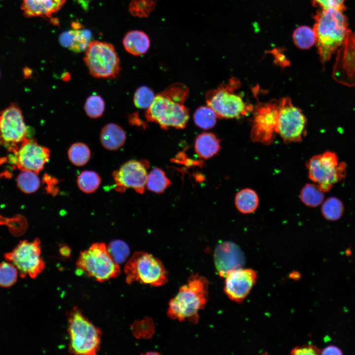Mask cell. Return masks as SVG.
<instances>
[{
	"mask_svg": "<svg viewBox=\"0 0 355 355\" xmlns=\"http://www.w3.org/2000/svg\"><path fill=\"white\" fill-rule=\"evenodd\" d=\"M148 163L146 160H131L125 163L112 173L115 181V189L123 192L128 188L137 193H143L147 177Z\"/></svg>",
	"mask_w": 355,
	"mask_h": 355,
	"instance_id": "cell-15",
	"label": "cell"
},
{
	"mask_svg": "<svg viewBox=\"0 0 355 355\" xmlns=\"http://www.w3.org/2000/svg\"><path fill=\"white\" fill-rule=\"evenodd\" d=\"M101 181V178L97 173L92 171H84L78 176L77 183L81 191L86 193H91L98 189Z\"/></svg>",
	"mask_w": 355,
	"mask_h": 355,
	"instance_id": "cell-31",
	"label": "cell"
},
{
	"mask_svg": "<svg viewBox=\"0 0 355 355\" xmlns=\"http://www.w3.org/2000/svg\"><path fill=\"white\" fill-rule=\"evenodd\" d=\"M279 102L260 103L255 108L250 137L253 142L271 143L277 133Z\"/></svg>",
	"mask_w": 355,
	"mask_h": 355,
	"instance_id": "cell-13",
	"label": "cell"
},
{
	"mask_svg": "<svg viewBox=\"0 0 355 355\" xmlns=\"http://www.w3.org/2000/svg\"><path fill=\"white\" fill-rule=\"evenodd\" d=\"M60 252L63 256H68L70 254L71 251L70 248L68 247L65 246L60 248Z\"/></svg>",
	"mask_w": 355,
	"mask_h": 355,
	"instance_id": "cell-40",
	"label": "cell"
},
{
	"mask_svg": "<svg viewBox=\"0 0 355 355\" xmlns=\"http://www.w3.org/2000/svg\"><path fill=\"white\" fill-rule=\"evenodd\" d=\"M346 0H312L313 5L321 9L335 8L344 11L346 10L344 2Z\"/></svg>",
	"mask_w": 355,
	"mask_h": 355,
	"instance_id": "cell-37",
	"label": "cell"
},
{
	"mask_svg": "<svg viewBox=\"0 0 355 355\" xmlns=\"http://www.w3.org/2000/svg\"><path fill=\"white\" fill-rule=\"evenodd\" d=\"M208 281L198 274L190 276L187 283L182 285L169 304L168 316L172 319L187 320L193 323L198 320V312L207 301Z\"/></svg>",
	"mask_w": 355,
	"mask_h": 355,
	"instance_id": "cell-3",
	"label": "cell"
},
{
	"mask_svg": "<svg viewBox=\"0 0 355 355\" xmlns=\"http://www.w3.org/2000/svg\"><path fill=\"white\" fill-rule=\"evenodd\" d=\"M83 61L89 73L96 78L114 79L121 71L115 48L107 42L91 41L85 50Z\"/></svg>",
	"mask_w": 355,
	"mask_h": 355,
	"instance_id": "cell-6",
	"label": "cell"
},
{
	"mask_svg": "<svg viewBox=\"0 0 355 355\" xmlns=\"http://www.w3.org/2000/svg\"><path fill=\"white\" fill-rule=\"evenodd\" d=\"M155 96L149 87L142 86L136 91L134 96V103L139 108L147 109L153 102Z\"/></svg>",
	"mask_w": 355,
	"mask_h": 355,
	"instance_id": "cell-36",
	"label": "cell"
},
{
	"mask_svg": "<svg viewBox=\"0 0 355 355\" xmlns=\"http://www.w3.org/2000/svg\"><path fill=\"white\" fill-rule=\"evenodd\" d=\"M321 355H343L341 349L334 345H329L324 348L321 351Z\"/></svg>",
	"mask_w": 355,
	"mask_h": 355,
	"instance_id": "cell-39",
	"label": "cell"
},
{
	"mask_svg": "<svg viewBox=\"0 0 355 355\" xmlns=\"http://www.w3.org/2000/svg\"><path fill=\"white\" fill-rule=\"evenodd\" d=\"M217 117L215 112L208 106L198 107L193 114L195 124L205 130L214 127L216 123Z\"/></svg>",
	"mask_w": 355,
	"mask_h": 355,
	"instance_id": "cell-28",
	"label": "cell"
},
{
	"mask_svg": "<svg viewBox=\"0 0 355 355\" xmlns=\"http://www.w3.org/2000/svg\"><path fill=\"white\" fill-rule=\"evenodd\" d=\"M91 32L75 29L63 33L60 37L61 44L75 52L85 51L91 41Z\"/></svg>",
	"mask_w": 355,
	"mask_h": 355,
	"instance_id": "cell-21",
	"label": "cell"
},
{
	"mask_svg": "<svg viewBox=\"0 0 355 355\" xmlns=\"http://www.w3.org/2000/svg\"><path fill=\"white\" fill-rule=\"evenodd\" d=\"M240 86L239 79L232 77L227 83L209 91L206 95L207 106L211 107L220 118H235L248 114L253 109L245 103L240 95L235 93Z\"/></svg>",
	"mask_w": 355,
	"mask_h": 355,
	"instance_id": "cell-5",
	"label": "cell"
},
{
	"mask_svg": "<svg viewBox=\"0 0 355 355\" xmlns=\"http://www.w3.org/2000/svg\"><path fill=\"white\" fill-rule=\"evenodd\" d=\"M125 50L134 56L145 54L150 46V40L143 31L135 30L128 32L122 40Z\"/></svg>",
	"mask_w": 355,
	"mask_h": 355,
	"instance_id": "cell-19",
	"label": "cell"
},
{
	"mask_svg": "<svg viewBox=\"0 0 355 355\" xmlns=\"http://www.w3.org/2000/svg\"><path fill=\"white\" fill-rule=\"evenodd\" d=\"M127 284L139 282L157 286L168 281L167 272L162 263L152 255L143 251L135 252L124 267Z\"/></svg>",
	"mask_w": 355,
	"mask_h": 355,
	"instance_id": "cell-8",
	"label": "cell"
},
{
	"mask_svg": "<svg viewBox=\"0 0 355 355\" xmlns=\"http://www.w3.org/2000/svg\"><path fill=\"white\" fill-rule=\"evenodd\" d=\"M100 141L103 146L109 150H116L124 144L126 135L124 130L114 123H108L102 129Z\"/></svg>",
	"mask_w": 355,
	"mask_h": 355,
	"instance_id": "cell-20",
	"label": "cell"
},
{
	"mask_svg": "<svg viewBox=\"0 0 355 355\" xmlns=\"http://www.w3.org/2000/svg\"><path fill=\"white\" fill-rule=\"evenodd\" d=\"M321 211L324 218L328 220L335 221L342 216L344 206L339 199L331 197L323 203Z\"/></svg>",
	"mask_w": 355,
	"mask_h": 355,
	"instance_id": "cell-30",
	"label": "cell"
},
{
	"mask_svg": "<svg viewBox=\"0 0 355 355\" xmlns=\"http://www.w3.org/2000/svg\"><path fill=\"white\" fill-rule=\"evenodd\" d=\"M69 351L75 355H93L100 350L102 331L76 307L68 313Z\"/></svg>",
	"mask_w": 355,
	"mask_h": 355,
	"instance_id": "cell-4",
	"label": "cell"
},
{
	"mask_svg": "<svg viewBox=\"0 0 355 355\" xmlns=\"http://www.w3.org/2000/svg\"><path fill=\"white\" fill-rule=\"evenodd\" d=\"M159 354L158 353L153 352H148V353L145 354V355H159Z\"/></svg>",
	"mask_w": 355,
	"mask_h": 355,
	"instance_id": "cell-41",
	"label": "cell"
},
{
	"mask_svg": "<svg viewBox=\"0 0 355 355\" xmlns=\"http://www.w3.org/2000/svg\"><path fill=\"white\" fill-rule=\"evenodd\" d=\"M107 249L112 259L119 265L126 261L130 253L128 245L120 240L111 241L107 246Z\"/></svg>",
	"mask_w": 355,
	"mask_h": 355,
	"instance_id": "cell-33",
	"label": "cell"
},
{
	"mask_svg": "<svg viewBox=\"0 0 355 355\" xmlns=\"http://www.w3.org/2000/svg\"><path fill=\"white\" fill-rule=\"evenodd\" d=\"M194 149L200 158L209 159L215 155L220 150V141L213 133H203L196 138Z\"/></svg>",
	"mask_w": 355,
	"mask_h": 355,
	"instance_id": "cell-22",
	"label": "cell"
},
{
	"mask_svg": "<svg viewBox=\"0 0 355 355\" xmlns=\"http://www.w3.org/2000/svg\"><path fill=\"white\" fill-rule=\"evenodd\" d=\"M170 180L165 172L159 168L152 169L147 175L146 186L147 188L155 193H161L170 186Z\"/></svg>",
	"mask_w": 355,
	"mask_h": 355,
	"instance_id": "cell-24",
	"label": "cell"
},
{
	"mask_svg": "<svg viewBox=\"0 0 355 355\" xmlns=\"http://www.w3.org/2000/svg\"><path fill=\"white\" fill-rule=\"evenodd\" d=\"M324 195L316 184L307 183L302 188L300 199L305 205L317 207L323 202Z\"/></svg>",
	"mask_w": 355,
	"mask_h": 355,
	"instance_id": "cell-25",
	"label": "cell"
},
{
	"mask_svg": "<svg viewBox=\"0 0 355 355\" xmlns=\"http://www.w3.org/2000/svg\"><path fill=\"white\" fill-rule=\"evenodd\" d=\"M21 8L27 17L51 18L64 6L66 0H22Z\"/></svg>",
	"mask_w": 355,
	"mask_h": 355,
	"instance_id": "cell-18",
	"label": "cell"
},
{
	"mask_svg": "<svg viewBox=\"0 0 355 355\" xmlns=\"http://www.w3.org/2000/svg\"><path fill=\"white\" fill-rule=\"evenodd\" d=\"M77 267L97 281L104 282L119 276V265L108 252L104 243H96L80 253L76 262Z\"/></svg>",
	"mask_w": 355,
	"mask_h": 355,
	"instance_id": "cell-7",
	"label": "cell"
},
{
	"mask_svg": "<svg viewBox=\"0 0 355 355\" xmlns=\"http://www.w3.org/2000/svg\"><path fill=\"white\" fill-rule=\"evenodd\" d=\"M216 271L221 277H225L231 270L242 268L245 257L241 248L231 241H220L216 245L213 254Z\"/></svg>",
	"mask_w": 355,
	"mask_h": 355,
	"instance_id": "cell-17",
	"label": "cell"
},
{
	"mask_svg": "<svg viewBox=\"0 0 355 355\" xmlns=\"http://www.w3.org/2000/svg\"><path fill=\"white\" fill-rule=\"evenodd\" d=\"M17 184L23 192L32 193L39 188L40 181L37 173L30 170H23L17 177Z\"/></svg>",
	"mask_w": 355,
	"mask_h": 355,
	"instance_id": "cell-26",
	"label": "cell"
},
{
	"mask_svg": "<svg viewBox=\"0 0 355 355\" xmlns=\"http://www.w3.org/2000/svg\"><path fill=\"white\" fill-rule=\"evenodd\" d=\"M307 121L301 110L288 97L279 102L277 133L286 143L299 142L306 134Z\"/></svg>",
	"mask_w": 355,
	"mask_h": 355,
	"instance_id": "cell-11",
	"label": "cell"
},
{
	"mask_svg": "<svg viewBox=\"0 0 355 355\" xmlns=\"http://www.w3.org/2000/svg\"><path fill=\"white\" fill-rule=\"evenodd\" d=\"M306 167L309 178L323 192L330 190L346 173V164L339 163L336 154L330 151L313 156Z\"/></svg>",
	"mask_w": 355,
	"mask_h": 355,
	"instance_id": "cell-9",
	"label": "cell"
},
{
	"mask_svg": "<svg viewBox=\"0 0 355 355\" xmlns=\"http://www.w3.org/2000/svg\"><path fill=\"white\" fill-rule=\"evenodd\" d=\"M291 355H318L321 354V351L313 345H304L293 348L290 352Z\"/></svg>",
	"mask_w": 355,
	"mask_h": 355,
	"instance_id": "cell-38",
	"label": "cell"
},
{
	"mask_svg": "<svg viewBox=\"0 0 355 355\" xmlns=\"http://www.w3.org/2000/svg\"><path fill=\"white\" fill-rule=\"evenodd\" d=\"M294 43L302 49H308L316 43V36L313 29L307 26L296 28L292 35Z\"/></svg>",
	"mask_w": 355,
	"mask_h": 355,
	"instance_id": "cell-27",
	"label": "cell"
},
{
	"mask_svg": "<svg viewBox=\"0 0 355 355\" xmlns=\"http://www.w3.org/2000/svg\"><path fill=\"white\" fill-rule=\"evenodd\" d=\"M224 291L232 300L242 302L257 280V273L251 269L239 268L228 272L224 277Z\"/></svg>",
	"mask_w": 355,
	"mask_h": 355,
	"instance_id": "cell-16",
	"label": "cell"
},
{
	"mask_svg": "<svg viewBox=\"0 0 355 355\" xmlns=\"http://www.w3.org/2000/svg\"><path fill=\"white\" fill-rule=\"evenodd\" d=\"M13 153L11 160L17 168L37 174L49 161L50 155L49 148L38 144L36 139L29 138Z\"/></svg>",
	"mask_w": 355,
	"mask_h": 355,
	"instance_id": "cell-14",
	"label": "cell"
},
{
	"mask_svg": "<svg viewBox=\"0 0 355 355\" xmlns=\"http://www.w3.org/2000/svg\"><path fill=\"white\" fill-rule=\"evenodd\" d=\"M235 204L237 210L245 214L254 212L259 204V198L256 192L250 188L240 190L236 195Z\"/></svg>",
	"mask_w": 355,
	"mask_h": 355,
	"instance_id": "cell-23",
	"label": "cell"
},
{
	"mask_svg": "<svg viewBox=\"0 0 355 355\" xmlns=\"http://www.w3.org/2000/svg\"><path fill=\"white\" fill-rule=\"evenodd\" d=\"M188 89L184 84L177 83L156 95L146 109V119L159 124L161 128L183 129L189 119V110L184 105Z\"/></svg>",
	"mask_w": 355,
	"mask_h": 355,
	"instance_id": "cell-1",
	"label": "cell"
},
{
	"mask_svg": "<svg viewBox=\"0 0 355 355\" xmlns=\"http://www.w3.org/2000/svg\"><path fill=\"white\" fill-rule=\"evenodd\" d=\"M22 110L15 103L0 111V143L14 152L28 138Z\"/></svg>",
	"mask_w": 355,
	"mask_h": 355,
	"instance_id": "cell-12",
	"label": "cell"
},
{
	"mask_svg": "<svg viewBox=\"0 0 355 355\" xmlns=\"http://www.w3.org/2000/svg\"><path fill=\"white\" fill-rule=\"evenodd\" d=\"M343 12L333 8L321 9L314 16L316 43L323 64L330 59L346 37L348 24Z\"/></svg>",
	"mask_w": 355,
	"mask_h": 355,
	"instance_id": "cell-2",
	"label": "cell"
},
{
	"mask_svg": "<svg viewBox=\"0 0 355 355\" xmlns=\"http://www.w3.org/2000/svg\"><path fill=\"white\" fill-rule=\"evenodd\" d=\"M156 6L155 0H132L129 5L128 10L133 16L147 18L155 9Z\"/></svg>",
	"mask_w": 355,
	"mask_h": 355,
	"instance_id": "cell-32",
	"label": "cell"
},
{
	"mask_svg": "<svg viewBox=\"0 0 355 355\" xmlns=\"http://www.w3.org/2000/svg\"><path fill=\"white\" fill-rule=\"evenodd\" d=\"M84 108L88 116L96 119L100 117L105 108V103L103 99L99 95H90L86 100Z\"/></svg>",
	"mask_w": 355,
	"mask_h": 355,
	"instance_id": "cell-34",
	"label": "cell"
},
{
	"mask_svg": "<svg viewBox=\"0 0 355 355\" xmlns=\"http://www.w3.org/2000/svg\"><path fill=\"white\" fill-rule=\"evenodd\" d=\"M18 270L10 262L0 263V286L9 287L17 281Z\"/></svg>",
	"mask_w": 355,
	"mask_h": 355,
	"instance_id": "cell-35",
	"label": "cell"
},
{
	"mask_svg": "<svg viewBox=\"0 0 355 355\" xmlns=\"http://www.w3.org/2000/svg\"><path fill=\"white\" fill-rule=\"evenodd\" d=\"M69 159L74 165L82 166L89 161L91 152L88 146L82 142L73 143L68 152Z\"/></svg>",
	"mask_w": 355,
	"mask_h": 355,
	"instance_id": "cell-29",
	"label": "cell"
},
{
	"mask_svg": "<svg viewBox=\"0 0 355 355\" xmlns=\"http://www.w3.org/2000/svg\"><path fill=\"white\" fill-rule=\"evenodd\" d=\"M4 257L14 265L22 278L27 276L35 278L45 268L44 261L41 257L40 241L38 238L33 242L20 241L11 251L5 253Z\"/></svg>",
	"mask_w": 355,
	"mask_h": 355,
	"instance_id": "cell-10",
	"label": "cell"
}]
</instances>
